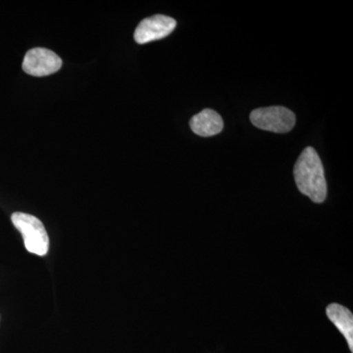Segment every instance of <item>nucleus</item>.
<instances>
[{"mask_svg":"<svg viewBox=\"0 0 353 353\" xmlns=\"http://www.w3.org/2000/svg\"><path fill=\"white\" fill-rule=\"evenodd\" d=\"M61 66V58L57 53L46 48H37L26 53L22 68L28 75L44 77L57 73Z\"/></svg>","mask_w":353,"mask_h":353,"instance_id":"nucleus-4","label":"nucleus"},{"mask_svg":"<svg viewBox=\"0 0 353 353\" xmlns=\"http://www.w3.org/2000/svg\"><path fill=\"white\" fill-rule=\"evenodd\" d=\"M297 189L315 203H322L327 197V182L321 159L313 148H306L294 168Z\"/></svg>","mask_w":353,"mask_h":353,"instance_id":"nucleus-1","label":"nucleus"},{"mask_svg":"<svg viewBox=\"0 0 353 353\" xmlns=\"http://www.w3.org/2000/svg\"><path fill=\"white\" fill-rule=\"evenodd\" d=\"M250 121L255 127L263 131L285 134L296 125V115L283 106L259 108L250 113Z\"/></svg>","mask_w":353,"mask_h":353,"instance_id":"nucleus-3","label":"nucleus"},{"mask_svg":"<svg viewBox=\"0 0 353 353\" xmlns=\"http://www.w3.org/2000/svg\"><path fill=\"white\" fill-rule=\"evenodd\" d=\"M190 126L197 136L208 138L220 134L224 128V122L216 111L204 109L190 119Z\"/></svg>","mask_w":353,"mask_h":353,"instance_id":"nucleus-6","label":"nucleus"},{"mask_svg":"<svg viewBox=\"0 0 353 353\" xmlns=\"http://www.w3.org/2000/svg\"><path fill=\"white\" fill-rule=\"evenodd\" d=\"M327 315L334 326L343 334L353 352V316L352 313L345 306L338 303H331L327 307Z\"/></svg>","mask_w":353,"mask_h":353,"instance_id":"nucleus-7","label":"nucleus"},{"mask_svg":"<svg viewBox=\"0 0 353 353\" xmlns=\"http://www.w3.org/2000/svg\"><path fill=\"white\" fill-rule=\"evenodd\" d=\"M11 220L16 229L22 234L26 250L28 252L44 256L50 250V238L43 222L34 216L27 213L15 212Z\"/></svg>","mask_w":353,"mask_h":353,"instance_id":"nucleus-2","label":"nucleus"},{"mask_svg":"<svg viewBox=\"0 0 353 353\" xmlns=\"http://www.w3.org/2000/svg\"><path fill=\"white\" fill-rule=\"evenodd\" d=\"M176 22L165 15H154L139 23L134 31V41L139 44L166 38L175 30Z\"/></svg>","mask_w":353,"mask_h":353,"instance_id":"nucleus-5","label":"nucleus"}]
</instances>
